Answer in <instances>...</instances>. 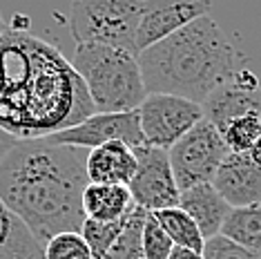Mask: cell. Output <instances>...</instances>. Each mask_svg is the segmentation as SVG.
<instances>
[{
	"label": "cell",
	"instance_id": "1",
	"mask_svg": "<svg viewBox=\"0 0 261 259\" xmlns=\"http://www.w3.org/2000/svg\"><path fill=\"white\" fill-rule=\"evenodd\" d=\"M94 114L72 61L25 27L0 38V130L18 141L45 139Z\"/></svg>",
	"mask_w": 261,
	"mask_h": 259
},
{
	"label": "cell",
	"instance_id": "2",
	"mask_svg": "<svg viewBox=\"0 0 261 259\" xmlns=\"http://www.w3.org/2000/svg\"><path fill=\"white\" fill-rule=\"evenodd\" d=\"M87 154L45 137L18 141L0 163V201L43 246L54 235L81 232Z\"/></svg>",
	"mask_w": 261,
	"mask_h": 259
},
{
	"label": "cell",
	"instance_id": "3",
	"mask_svg": "<svg viewBox=\"0 0 261 259\" xmlns=\"http://www.w3.org/2000/svg\"><path fill=\"white\" fill-rule=\"evenodd\" d=\"M139 65L147 94H174L201 105L237 74V51L223 29L201 16L139 51Z\"/></svg>",
	"mask_w": 261,
	"mask_h": 259
},
{
	"label": "cell",
	"instance_id": "4",
	"mask_svg": "<svg viewBox=\"0 0 261 259\" xmlns=\"http://www.w3.org/2000/svg\"><path fill=\"white\" fill-rule=\"evenodd\" d=\"M72 65L87 87L94 112L116 114V112L139 110L145 101L147 90L141 74L139 56L132 51L110 45L85 43L76 45Z\"/></svg>",
	"mask_w": 261,
	"mask_h": 259
},
{
	"label": "cell",
	"instance_id": "5",
	"mask_svg": "<svg viewBox=\"0 0 261 259\" xmlns=\"http://www.w3.org/2000/svg\"><path fill=\"white\" fill-rule=\"evenodd\" d=\"M141 0H72L69 32L76 45L96 43L136 51Z\"/></svg>",
	"mask_w": 261,
	"mask_h": 259
},
{
	"label": "cell",
	"instance_id": "6",
	"mask_svg": "<svg viewBox=\"0 0 261 259\" xmlns=\"http://www.w3.org/2000/svg\"><path fill=\"white\" fill-rule=\"evenodd\" d=\"M228 154L230 148L225 145L223 134L207 119L199 121L168 150L179 190H188L199 184H212L219 166Z\"/></svg>",
	"mask_w": 261,
	"mask_h": 259
},
{
	"label": "cell",
	"instance_id": "7",
	"mask_svg": "<svg viewBox=\"0 0 261 259\" xmlns=\"http://www.w3.org/2000/svg\"><path fill=\"white\" fill-rule=\"evenodd\" d=\"M145 145L170 150L181 137L203 121V108L174 94H147L139 108Z\"/></svg>",
	"mask_w": 261,
	"mask_h": 259
},
{
	"label": "cell",
	"instance_id": "8",
	"mask_svg": "<svg viewBox=\"0 0 261 259\" xmlns=\"http://www.w3.org/2000/svg\"><path fill=\"white\" fill-rule=\"evenodd\" d=\"M134 152L139 166H136L134 179L127 186L134 203L145 213H159V210L179 205L181 190L172 172L168 150L143 145Z\"/></svg>",
	"mask_w": 261,
	"mask_h": 259
},
{
	"label": "cell",
	"instance_id": "9",
	"mask_svg": "<svg viewBox=\"0 0 261 259\" xmlns=\"http://www.w3.org/2000/svg\"><path fill=\"white\" fill-rule=\"evenodd\" d=\"M47 139L61 145H76V148H85V150L98 148L103 143H112V141L127 143L134 150L145 145L143 132H141L139 110L116 112V114H98V112H94L92 116H87L79 125L56 132Z\"/></svg>",
	"mask_w": 261,
	"mask_h": 259
},
{
	"label": "cell",
	"instance_id": "10",
	"mask_svg": "<svg viewBox=\"0 0 261 259\" xmlns=\"http://www.w3.org/2000/svg\"><path fill=\"white\" fill-rule=\"evenodd\" d=\"M212 0H141V20L136 29V51L156 45L192 20L207 16Z\"/></svg>",
	"mask_w": 261,
	"mask_h": 259
},
{
	"label": "cell",
	"instance_id": "11",
	"mask_svg": "<svg viewBox=\"0 0 261 259\" xmlns=\"http://www.w3.org/2000/svg\"><path fill=\"white\" fill-rule=\"evenodd\" d=\"M203 119H207L219 132L243 114L261 112V83L250 69H237V74L223 85H219L201 103Z\"/></svg>",
	"mask_w": 261,
	"mask_h": 259
},
{
	"label": "cell",
	"instance_id": "12",
	"mask_svg": "<svg viewBox=\"0 0 261 259\" xmlns=\"http://www.w3.org/2000/svg\"><path fill=\"white\" fill-rule=\"evenodd\" d=\"M215 190L230 208H241L261 201V168L248 152H230L221 161L215 179Z\"/></svg>",
	"mask_w": 261,
	"mask_h": 259
},
{
	"label": "cell",
	"instance_id": "13",
	"mask_svg": "<svg viewBox=\"0 0 261 259\" xmlns=\"http://www.w3.org/2000/svg\"><path fill=\"white\" fill-rule=\"evenodd\" d=\"M136 152L127 143L112 141L98 148H92L87 154V181L90 184H116L129 186V181L136 174Z\"/></svg>",
	"mask_w": 261,
	"mask_h": 259
},
{
	"label": "cell",
	"instance_id": "14",
	"mask_svg": "<svg viewBox=\"0 0 261 259\" xmlns=\"http://www.w3.org/2000/svg\"><path fill=\"white\" fill-rule=\"evenodd\" d=\"M179 208H183L192 217L205 241L221 232V226L230 213V205L225 203V199L215 190L212 184H199L188 190H181Z\"/></svg>",
	"mask_w": 261,
	"mask_h": 259
},
{
	"label": "cell",
	"instance_id": "15",
	"mask_svg": "<svg viewBox=\"0 0 261 259\" xmlns=\"http://www.w3.org/2000/svg\"><path fill=\"white\" fill-rule=\"evenodd\" d=\"M134 199L127 186L116 184H87L83 192V213L85 219L118 221L134 210Z\"/></svg>",
	"mask_w": 261,
	"mask_h": 259
},
{
	"label": "cell",
	"instance_id": "16",
	"mask_svg": "<svg viewBox=\"0 0 261 259\" xmlns=\"http://www.w3.org/2000/svg\"><path fill=\"white\" fill-rule=\"evenodd\" d=\"M0 259H45L43 244L0 201Z\"/></svg>",
	"mask_w": 261,
	"mask_h": 259
},
{
	"label": "cell",
	"instance_id": "17",
	"mask_svg": "<svg viewBox=\"0 0 261 259\" xmlns=\"http://www.w3.org/2000/svg\"><path fill=\"white\" fill-rule=\"evenodd\" d=\"M219 235L234 241L237 246L261 252V201L241 205V208H230Z\"/></svg>",
	"mask_w": 261,
	"mask_h": 259
},
{
	"label": "cell",
	"instance_id": "18",
	"mask_svg": "<svg viewBox=\"0 0 261 259\" xmlns=\"http://www.w3.org/2000/svg\"><path fill=\"white\" fill-rule=\"evenodd\" d=\"M152 215L156 217V221L161 223V228L172 239L174 246L203 252V246H205L203 235H201L194 219L183 208L174 205V208H165V210H159V213H152Z\"/></svg>",
	"mask_w": 261,
	"mask_h": 259
},
{
	"label": "cell",
	"instance_id": "19",
	"mask_svg": "<svg viewBox=\"0 0 261 259\" xmlns=\"http://www.w3.org/2000/svg\"><path fill=\"white\" fill-rule=\"evenodd\" d=\"M145 210L134 205V210L127 217V223L123 232L118 235L114 246L108 250L103 259H143V248H141V232H143Z\"/></svg>",
	"mask_w": 261,
	"mask_h": 259
},
{
	"label": "cell",
	"instance_id": "20",
	"mask_svg": "<svg viewBox=\"0 0 261 259\" xmlns=\"http://www.w3.org/2000/svg\"><path fill=\"white\" fill-rule=\"evenodd\" d=\"M127 217H123V219H118V221H94V219L83 221L81 235H83V239L87 241V246H90L94 259H103L108 255V250L114 246L118 235L125 228Z\"/></svg>",
	"mask_w": 261,
	"mask_h": 259
},
{
	"label": "cell",
	"instance_id": "21",
	"mask_svg": "<svg viewBox=\"0 0 261 259\" xmlns=\"http://www.w3.org/2000/svg\"><path fill=\"white\" fill-rule=\"evenodd\" d=\"M261 137V112L243 114L223 130V141L230 152H248Z\"/></svg>",
	"mask_w": 261,
	"mask_h": 259
},
{
	"label": "cell",
	"instance_id": "22",
	"mask_svg": "<svg viewBox=\"0 0 261 259\" xmlns=\"http://www.w3.org/2000/svg\"><path fill=\"white\" fill-rule=\"evenodd\" d=\"M45 259H94L87 241L81 232H61L54 235L43 246Z\"/></svg>",
	"mask_w": 261,
	"mask_h": 259
},
{
	"label": "cell",
	"instance_id": "23",
	"mask_svg": "<svg viewBox=\"0 0 261 259\" xmlns=\"http://www.w3.org/2000/svg\"><path fill=\"white\" fill-rule=\"evenodd\" d=\"M141 248H143V259H168L174 244L165 235L161 223L152 213L145 215L143 221V232H141Z\"/></svg>",
	"mask_w": 261,
	"mask_h": 259
},
{
	"label": "cell",
	"instance_id": "24",
	"mask_svg": "<svg viewBox=\"0 0 261 259\" xmlns=\"http://www.w3.org/2000/svg\"><path fill=\"white\" fill-rule=\"evenodd\" d=\"M203 257L205 259H261V252H252L243 248V246H237L234 241L217 235V237L205 241Z\"/></svg>",
	"mask_w": 261,
	"mask_h": 259
},
{
	"label": "cell",
	"instance_id": "25",
	"mask_svg": "<svg viewBox=\"0 0 261 259\" xmlns=\"http://www.w3.org/2000/svg\"><path fill=\"white\" fill-rule=\"evenodd\" d=\"M16 143H18V139H14L11 134L5 132V130H0V163H3V159L14 150Z\"/></svg>",
	"mask_w": 261,
	"mask_h": 259
},
{
	"label": "cell",
	"instance_id": "26",
	"mask_svg": "<svg viewBox=\"0 0 261 259\" xmlns=\"http://www.w3.org/2000/svg\"><path fill=\"white\" fill-rule=\"evenodd\" d=\"M168 259H205V257H203V252H197V250H190V248H181V246H174Z\"/></svg>",
	"mask_w": 261,
	"mask_h": 259
},
{
	"label": "cell",
	"instance_id": "27",
	"mask_svg": "<svg viewBox=\"0 0 261 259\" xmlns=\"http://www.w3.org/2000/svg\"><path fill=\"white\" fill-rule=\"evenodd\" d=\"M248 154H250L252 161H254V163H257V166L261 168V137H259L257 141H254V145H252L250 150H248Z\"/></svg>",
	"mask_w": 261,
	"mask_h": 259
},
{
	"label": "cell",
	"instance_id": "28",
	"mask_svg": "<svg viewBox=\"0 0 261 259\" xmlns=\"http://www.w3.org/2000/svg\"><path fill=\"white\" fill-rule=\"evenodd\" d=\"M7 29H9V25H7V20H5V18H3V14H0V38H3V36H5V32H7Z\"/></svg>",
	"mask_w": 261,
	"mask_h": 259
}]
</instances>
